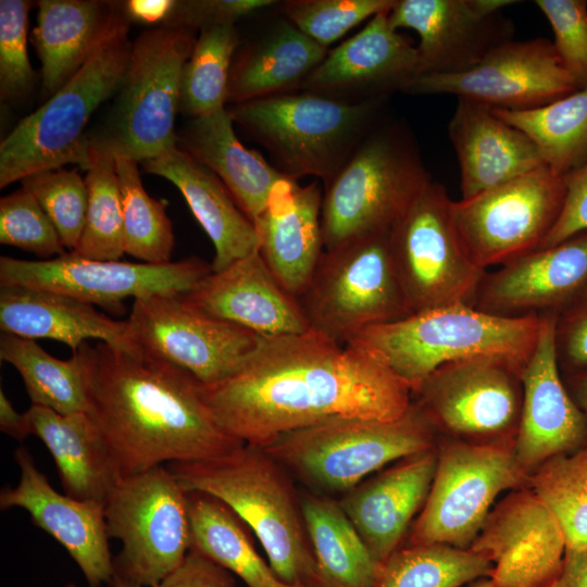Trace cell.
<instances>
[{
	"instance_id": "obj_33",
	"label": "cell",
	"mask_w": 587,
	"mask_h": 587,
	"mask_svg": "<svg viewBox=\"0 0 587 587\" xmlns=\"http://www.w3.org/2000/svg\"><path fill=\"white\" fill-rule=\"evenodd\" d=\"M177 147L217 176L252 223L265 209L273 186L286 177L239 141L226 108L191 118Z\"/></svg>"
},
{
	"instance_id": "obj_56",
	"label": "cell",
	"mask_w": 587,
	"mask_h": 587,
	"mask_svg": "<svg viewBox=\"0 0 587 587\" xmlns=\"http://www.w3.org/2000/svg\"><path fill=\"white\" fill-rule=\"evenodd\" d=\"M564 383L587 422V371L567 374Z\"/></svg>"
},
{
	"instance_id": "obj_37",
	"label": "cell",
	"mask_w": 587,
	"mask_h": 587,
	"mask_svg": "<svg viewBox=\"0 0 587 587\" xmlns=\"http://www.w3.org/2000/svg\"><path fill=\"white\" fill-rule=\"evenodd\" d=\"M524 133L550 171L559 176L587 162V88L529 110L490 109Z\"/></svg>"
},
{
	"instance_id": "obj_25",
	"label": "cell",
	"mask_w": 587,
	"mask_h": 587,
	"mask_svg": "<svg viewBox=\"0 0 587 587\" xmlns=\"http://www.w3.org/2000/svg\"><path fill=\"white\" fill-rule=\"evenodd\" d=\"M184 297L202 312L263 337L311 330L299 300L258 251L211 272Z\"/></svg>"
},
{
	"instance_id": "obj_9",
	"label": "cell",
	"mask_w": 587,
	"mask_h": 587,
	"mask_svg": "<svg viewBox=\"0 0 587 587\" xmlns=\"http://www.w3.org/2000/svg\"><path fill=\"white\" fill-rule=\"evenodd\" d=\"M308 484L350 491L387 464L434 448L433 426L413 402L400 419L336 417L282 434L260 447Z\"/></svg>"
},
{
	"instance_id": "obj_28",
	"label": "cell",
	"mask_w": 587,
	"mask_h": 587,
	"mask_svg": "<svg viewBox=\"0 0 587 587\" xmlns=\"http://www.w3.org/2000/svg\"><path fill=\"white\" fill-rule=\"evenodd\" d=\"M448 133L460 165L462 199L545 165L524 133L479 103L459 99Z\"/></svg>"
},
{
	"instance_id": "obj_23",
	"label": "cell",
	"mask_w": 587,
	"mask_h": 587,
	"mask_svg": "<svg viewBox=\"0 0 587 587\" xmlns=\"http://www.w3.org/2000/svg\"><path fill=\"white\" fill-rule=\"evenodd\" d=\"M373 16L354 36L328 50L298 90L358 103L384 101L419 76L416 47L388 21Z\"/></svg>"
},
{
	"instance_id": "obj_2",
	"label": "cell",
	"mask_w": 587,
	"mask_h": 587,
	"mask_svg": "<svg viewBox=\"0 0 587 587\" xmlns=\"http://www.w3.org/2000/svg\"><path fill=\"white\" fill-rule=\"evenodd\" d=\"M79 359L88 411L122 474L193 462L243 445L226 434L203 403L199 382L141 351L83 344Z\"/></svg>"
},
{
	"instance_id": "obj_46",
	"label": "cell",
	"mask_w": 587,
	"mask_h": 587,
	"mask_svg": "<svg viewBox=\"0 0 587 587\" xmlns=\"http://www.w3.org/2000/svg\"><path fill=\"white\" fill-rule=\"evenodd\" d=\"M0 242L49 260L66 249L35 197L21 188L0 200Z\"/></svg>"
},
{
	"instance_id": "obj_48",
	"label": "cell",
	"mask_w": 587,
	"mask_h": 587,
	"mask_svg": "<svg viewBox=\"0 0 587 587\" xmlns=\"http://www.w3.org/2000/svg\"><path fill=\"white\" fill-rule=\"evenodd\" d=\"M549 21L552 45L578 89L587 88V1L536 0Z\"/></svg>"
},
{
	"instance_id": "obj_54",
	"label": "cell",
	"mask_w": 587,
	"mask_h": 587,
	"mask_svg": "<svg viewBox=\"0 0 587 587\" xmlns=\"http://www.w3.org/2000/svg\"><path fill=\"white\" fill-rule=\"evenodd\" d=\"M174 1L168 0H132L125 2L124 11L128 20L142 23H164Z\"/></svg>"
},
{
	"instance_id": "obj_53",
	"label": "cell",
	"mask_w": 587,
	"mask_h": 587,
	"mask_svg": "<svg viewBox=\"0 0 587 587\" xmlns=\"http://www.w3.org/2000/svg\"><path fill=\"white\" fill-rule=\"evenodd\" d=\"M0 429L21 442L32 435L26 412H17L2 388L0 389Z\"/></svg>"
},
{
	"instance_id": "obj_19",
	"label": "cell",
	"mask_w": 587,
	"mask_h": 587,
	"mask_svg": "<svg viewBox=\"0 0 587 587\" xmlns=\"http://www.w3.org/2000/svg\"><path fill=\"white\" fill-rule=\"evenodd\" d=\"M470 548L490 561L496 587H549L562 575L566 541L555 515L529 488L507 496Z\"/></svg>"
},
{
	"instance_id": "obj_15",
	"label": "cell",
	"mask_w": 587,
	"mask_h": 587,
	"mask_svg": "<svg viewBox=\"0 0 587 587\" xmlns=\"http://www.w3.org/2000/svg\"><path fill=\"white\" fill-rule=\"evenodd\" d=\"M211 272V264L199 258L163 264L90 260L71 252L49 260L0 258V286L59 292L115 315L125 313L127 298L185 295Z\"/></svg>"
},
{
	"instance_id": "obj_32",
	"label": "cell",
	"mask_w": 587,
	"mask_h": 587,
	"mask_svg": "<svg viewBox=\"0 0 587 587\" xmlns=\"http://www.w3.org/2000/svg\"><path fill=\"white\" fill-rule=\"evenodd\" d=\"M25 412L32 435L52 455L64 492L104 505L122 474L90 415L33 404Z\"/></svg>"
},
{
	"instance_id": "obj_30",
	"label": "cell",
	"mask_w": 587,
	"mask_h": 587,
	"mask_svg": "<svg viewBox=\"0 0 587 587\" xmlns=\"http://www.w3.org/2000/svg\"><path fill=\"white\" fill-rule=\"evenodd\" d=\"M124 5L102 0H41L32 41L41 63L45 92L55 93L120 28Z\"/></svg>"
},
{
	"instance_id": "obj_55",
	"label": "cell",
	"mask_w": 587,
	"mask_h": 587,
	"mask_svg": "<svg viewBox=\"0 0 587 587\" xmlns=\"http://www.w3.org/2000/svg\"><path fill=\"white\" fill-rule=\"evenodd\" d=\"M562 577L565 587H587V546L565 549Z\"/></svg>"
},
{
	"instance_id": "obj_18",
	"label": "cell",
	"mask_w": 587,
	"mask_h": 587,
	"mask_svg": "<svg viewBox=\"0 0 587 587\" xmlns=\"http://www.w3.org/2000/svg\"><path fill=\"white\" fill-rule=\"evenodd\" d=\"M577 90L552 41L538 37L509 39L465 72L420 75L403 92L455 95L489 109L519 111L548 104Z\"/></svg>"
},
{
	"instance_id": "obj_45",
	"label": "cell",
	"mask_w": 587,
	"mask_h": 587,
	"mask_svg": "<svg viewBox=\"0 0 587 587\" xmlns=\"http://www.w3.org/2000/svg\"><path fill=\"white\" fill-rule=\"evenodd\" d=\"M396 0H294L283 12L299 30L324 48L351 28L380 12L390 11Z\"/></svg>"
},
{
	"instance_id": "obj_6",
	"label": "cell",
	"mask_w": 587,
	"mask_h": 587,
	"mask_svg": "<svg viewBox=\"0 0 587 587\" xmlns=\"http://www.w3.org/2000/svg\"><path fill=\"white\" fill-rule=\"evenodd\" d=\"M429 180L408 127L378 124L325 186L324 250L389 233Z\"/></svg>"
},
{
	"instance_id": "obj_58",
	"label": "cell",
	"mask_w": 587,
	"mask_h": 587,
	"mask_svg": "<svg viewBox=\"0 0 587 587\" xmlns=\"http://www.w3.org/2000/svg\"><path fill=\"white\" fill-rule=\"evenodd\" d=\"M470 587H496L490 579L480 578L475 582Z\"/></svg>"
},
{
	"instance_id": "obj_41",
	"label": "cell",
	"mask_w": 587,
	"mask_h": 587,
	"mask_svg": "<svg viewBox=\"0 0 587 587\" xmlns=\"http://www.w3.org/2000/svg\"><path fill=\"white\" fill-rule=\"evenodd\" d=\"M238 40L235 24L200 30L182 72L180 112L193 118L225 108Z\"/></svg>"
},
{
	"instance_id": "obj_12",
	"label": "cell",
	"mask_w": 587,
	"mask_h": 587,
	"mask_svg": "<svg viewBox=\"0 0 587 587\" xmlns=\"http://www.w3.org/2000/svg\"><path fill=\"white\" fill-rule=\"evenodd\" d=\"M452 200L429 180L389 232L397 273L411 313L475 299L486 271L476 265L455 232Z\"/></svg>"
},
{
	"instance_id": "obj_16",
	"label": "cell",
	"mask_w": 587,
	"mask_h": 587,
	"mask_svg": "<svg viewBox=\"0 0 587 587\" xmlns=\"http://www.w3.org/2000/svg\"><path fill=\"white\" fill-rule=\"evenodd\" d=\"M525 364L478 357L445 364L412 392L430 425L475 442L514 440Z\"/></svg>"
},
{
	"instance_id": "obj_7",
	"label": "cell",
	"mask_w": 587,
	"mask_h": 587,
	"mask_svg": "<svg viewBox=\"0 0 587 587\" xmlns=\"http://www.w3.org/2000/svg\"><path fill=\"white\" fill-rule=\"evenodd\" d=\"M132 43L125 25L41 107L16 124L0 145V188L65 164L87 168L86 126L98 107L118 90Z\"/></svg>"
},
{
	"instance_id": "obj_8",
	"label": "cell",
	"mask_w": 587,
	"mask_h": 587,
	"mask_svg": "<svg viewBox=\"0 0 587 587\" xmlns=\"http://www.w3.org/2000/svg\"><path fill=\"white\" fill-rule=\"evenodd\" d=\"M195 41L192 30L164 24L141 33L107 123L88 136V148L142 163L177 147L180 78Z\"/></svg>"
},
{
	"instance_id": "obj_4",
	"label": "cell",
	"mask_w": 587,
	"mask_h": 587,
	"mask_svg": "<svg viewBox=\"0 0 587 587\" xmlns=\"http://www.w3.org/2000/svg\"><path fill=\"white\" fill-rule=\"evenodd\" d=\"M540 325L541 314L501 316L451 304L369 327L346 346L387 366L413 392L437 369L459 360L499 357L526 364Z\"/></svg>"
},
{
	"instance_id": "obj_40",
	"label": "cell",
	"mask_w": 587,
	"mask_h": 587,
	"mask_svg": "<svg viewBox=\"0 0 587 587\" xmlns=\"http://www.w3.org/2000/svg\"><path fill=\"white\" fill-rule=\"evenodd\" d=\"M86 171V218L78 245L71 253L90 260L118 261L125 253V234L115 158L88 148Z\"/></svg>"
},
{
	"instance_id": "obj_10",
	"label": "cell",
	"mask_w": 587,
	"mask_h": 587,
	"mask_svg": "<svg viewBox=\"0 0 587 587\" xmlns=\"http://www.w3.org/2000/svg\"><path fill=\"white\" fill-rule=\"evenodd\" d=\"M298 300L311 330L341 345L369 327L412 314L394 262L389 233L324 250Z\"/></svg>"
},
{
	"instance_id": "obj_36",
	"label": "cell",
	"mask_w": 587,
	"mask_h": 587,
	"mask_svg": "<svg viewBox=\"0 0 587 587\" xmlns=\"http://www.w3.org/2000/svg\"><path fill=\"white\" fill-rule=\"evenodd\" d=\"M190 549L229 573L247 587H305L283 582L258 553L245 523L222 501L202 492L186 491Z\"/></svg>"
},
{
	"instance_id": "obj_14",
	"label": "cell",
	"mask_w": 587,
	"mask_h": 587,
	"mask_svg": "<svg viewBox=\"0 0 587 587\" xmlns=\"http://www.w3.org/2000/svg\"><path fill=\"white\" fill-rule=\"evenodd\" d=\"M564 195L563 176L544 165L452 201L453 225L470 258L486 271L538 249L560 215Z\"/></svg>"
},
{
	"instance_id": "obj_5",
	"label": "cell",
	"mask_w": 587,
	"mask_h": 587,
	"mask_svg": "<svg viewBox=\"0 0 587 587\" xmlns=\"http://www.w3.org/2000/svg\"><path fill=\"white\" fill-rule=\"evenodd\" d=\"M383 101L350 103L297 90L230 104L234 123L271 155L275 168L326 186L379 124Z\"/></svg>"
},
{
	"instance_id": "obj_27",
	"label": "cell",
	"mask_w": 587,
	"mask_h": 587,
	"mask_svg": "<svg viewBox=\"0 0 587 587\" xmlns=\"http://www.w3.org/2000/svg\"><path fill=\"white\" fill-rule=\"evenodd\" d=\"M437 459L434 448L403 459L359 484L339 502L378 564L398 549L412 519L423 509Z\"/></svg>"
},
{
	"instance_id": "obj_21",
	"label": "cell",
	"mask_w": 587,
	"mask_h": 587,
	"mask_svg": "<svg viewBox=\"0 0 587 587\" xmlns=\"http://www.w3.org/2000/svg\"><path fill=\"white\" fill-rule=\"evenodd\" d=\"M555 313L541 314L536 347L522 371V408L513 451L529 474L546 461L587 446L586 419L558 364Z\"/></svg>"
},
{
	"instance_id": "obj_60",
	"label": "cell",
	"mask_w": 587,
	"mask_h": 587,
	"mask_svg": "<svg viewBox=\"0 0 587 587\" xmlns=\"http://www.w3.org/2000/svg\"><path fill=\"white\" fill-rule=\"evenodd\" d=\"M65 587H77L74 583H68L65 585Z\"/></svg>"
},
{
	"instance_id": "obj_38",
	"label": "cell",
	"mask_w": 587,
	"mask_h": 587,
	"mask_svg": "<svg viewBox=\"0 0 587 587\" xmlns=\"http://www.w3.org/2000/svg\"><path fill=\"white\" fill-rule=\"evenodd\" d=\"M0 359L18 372L33 405L61 414L88 411L84 374L76 354L60 360L34 339L2 333Z\"/></svg>"
},
{
	"instance_id": "obj_31",
	"label": "cell",
	"mask_w": 587,
	"mask_h": 587,
	"mask_svg": "<svg viewBox=\"0 0 587 587\" xmlns=\"http://www.w3.org/2000/svg\"><path fill=\"white\" fill-rule=\"evenodd\" d=\"M147 173L166 178L182 192L214 247L213 272L259 250L253 223L224 184L178 147L142 162Z\"/></svg>"
},
{
	"instance_id": "obj_35",
	"label": "cell",
	"mask_w": 587,
	"mask_h": 587,
	"mask_svg": "<svg viewBox=\"0 0 587 587\" xmlns=\"http://www.w3.org/2000/svg\"><path fill=\"white\" fill-rule=\"evenodd\" d=\"M300 507L320 587H373L380 564L339 502L309 495Z\"/></svg>"
},
{
	"instance_id": "obj_20",
	"label": "cell",
	"mask_w": 587,
	"mask_h": 587,
	"mask_svg": "<svg viewBox=\"0 0 587 587\" xmlns=\"http://www.w3.org/2000/svg\"><path fill=\"white\" fill-rule=\"evenodd\" d=\"M513 0H396L388 12L392 28L419 34V76L453 74L476 66L511 39L512 24L501 10Z\"/></svg>"
},
{
	"instance_id": "obj_57",
	"label": "cell",
	"mask_w": 587,
	"mask_h": 587,
	"mask_svg": "<svg viewBox=\"0 0 587 587\" xmlns=\"http://www.w3.org/2000/svg\"><path fill=\"white\" fill-rule=\"evenodd\" d=\"M109 587H142L134 582H130L116 573H114V576L112 580L109 584Z\"/></svg>"
},
{
	"instance_id": "obj_29",
	"label": "cell",
	"mask_w": 587,
	"mask_h": 587,
	"mask_svg": "<svg viewBox=\"0 0 587 587\" xmlns=\"http://www.w3.org/2000/svg\"><path fill=\"white\" fill-rule=\"evenodd\" d=\"M0 328L28 339L58 340L72 352L89 340L124 351L139 350L127 320L112 319L66 295L24 286H0Z\"/></svg>"
},
{
	"instance_id": "obj_11",
	"label": "cell",
	"mask_w": 587,
	"mask_h": 587,
	"mask_svg": "<svg viewBox=\"0 0 587 587\" xmlns=\"http://www.w3.org/2000/svg\"><path fill=\"white\" fill-rule=\"evenodd\" d=\"M110 538L122 542L114 573L153 587L190 550L187 492L166 465L122 476L104 504Z\"/></svg>"
},
{
	"instance_id": "obj_26",
	"label": "cell",
	"mask_w": 587,
	"mask_h": 587,
	"mask_svg": "<svg viewBox=\"0 0 587 587\" xmlns=\"http://www.w3.org/2000/svg\"><path fill=\"white\" fill-rule=\"evenodd\" d=\"M322 200L317 180L301 186L285 177L273 186L265 209L253 223L259 252L297 299L308 288L324 253Z\"/></svg>"
},
{
	"instance_id": "obj_47",
	"label": "cell",
	"mask_w": 587,
	"mask_h": 587,
	"mask_svg": "<svg viewBox=\"0 0 587 587\" xmlns=\"http://www.w3.org/2000/svg\"><path fill=\"white\" fill-rule=\"evenodd\" d=\"M29 2L0 1V96L13 101L33 87L34 71L27 53Z\"/></svg>"
},
{
	"instance_id": "obj_3",
	"label": "cell",
	"mask_w": 587,
	"mask_h": 587,
	"mask_svg": "<svg viewBox=\"0 0 587 587\" xmlns=\"http://www.w3.org/2000/svg\"><path fill=\"white\" fill-rule=\"evenodd\" d=\"M166 466L186 491L225 503L253 532L283 582L320 587L301 507L280 464L263 449L243 444L213 458Z\"/></svg>"
},
{
	"instance_id": "obj_13",
	"label": "cell",
	"mask_w": 587,
	"mask_h": 587,
	"mask_svg": "<svg viewBox=\"0 0 587 587\" xmlns=\"http://www.w3.org/2000/svg\"><path fill=\"white\" fill-rule=\"evenodd\" d=\"M512 446L464 440L444 444L410 545L469 549L498 495L528 482L529 474L516 460Z\"/></svg>"
},
{
	"instance_id": "obj_44",
	"label": "cell",
	"mask_w": 587,
	"mask_h": 587,
	"mask_svg": "<svg viewBox=\"0 0 587 587\" xmlns=\"http://www.w3.org/2000/svg\"><path fill=\"white\" fill-rule=\"evenodd\" d=\"M22 187L38 201L72 252L76 249L85 224L88 192L85 178L76 170H42L25 176Z\"/></svg>"
},
{
	"instance_id": "obj_59",
	"label": "cell",
	"mask_w": 587,
	"mask_h": 587,
	"mask_svg": "<svg viewBox=\"0 0 587 587\" xmlns=\"http://www.w3.org/2000/svg\"><path fill=\"white\" fill-rule=\"evenodd\" d=\"M549 587H565L564 579L561 575L560 578H558L553 584H551Z\"/></svg>"
},
{
	"instance_id": "obj_17",
	"label": "cell",
	"mask_w": 587,
	"mask_h": 587,
	"mask_svg": "<svg viewBox=\"0 0 587 587\" xmlns=\"http://www.w3.org/2000/svg\"><path fill=\"white\" fill-rule=\"evenodd\" d=\"M127 322L139 351L186 371L202 385L232 375L261 338L202 312L184 295L135 299Z\"/></svg>"
},
{
	"instance_id": "obj_39",
	"label": "cell",
	"mask_w": 587,
	"mask_h": 587,
	"mask_svg": "<svg viewBox=\"0 0 587 587\" xmlns=\"http://www.w3.org/2000/svg\"><path fill=\"white\" fill-rule=\"evenodd\" d=\"M491 570L490 561L471 548L410 545L379 565L373 587H462L489 577Z\"/></svg>"
},
{
	"instance_id": "obj_1",
	"label": "cell",
	"mask_w": 587,
	"mask_h": 587,
	"mask_svg": "<svg viewBox=\"0 0 587 587\" xmlns=\"http://www.w3.org/2000/svg\"><path fill=\"white\" fill-rule=\"evenodd\" d=\"M199 392L226 434L255 447L336 417L398 420L413 403L387 366L313 330L261 336L232 375Z\"/></svg>"
},
{
	"instance_id": "obj_50",
	"label": "cell",
	"mask_w": 587,
	"mask_h": 587,
	"mask_svg": "<svg viewBox=\"0 0 587 587\" xmlns=\"http://www.w3.org/2000/svg\"><path fill=\"white\" fill-rule=\"evenodd\" d=\"M554 346L561 372L587 371V291L555 313Z\"/></svg>"
},
{
	"instance_id": "obj_43",
	"label": "cell",
	"mask_w": 587,
	"mask_h": 587,
	"mask_svg": "<svg viewBox=\"0 0 587 587\" xmlns=\"http://www.w3.org/2000/svg\"><path fill=\"white\" fill-rule=\"evenodd\" d=\"M529 488L559 521L566 549L587 546V447L554 457L528 475Z\"/></svg>"
},
{
	"instance_id": "obj_24",
	"label": "cell",
	"mask_w": 587,
	"mask_h": 587,
	"mask_svg": "<svg viewBox=\"0 0 587 587\" xmlns=\"http://www.w3.org/2000/svg\"><path fill=\"white\" fill-rule=\"evenodd\" d=\"M587 291V230L485 274L475 307L501 316L558 313Z\"/></svg>"
},
{
	"instance_id": "obj_34",
	"label": "cell",
	"mask_w": 587,
	"mask_h": 587,
	"mask_svg": "<svg viewBox=\"0 0 587 587\" xmlns=\"http://www.w3.org/2000/svg\"><path fill=\"white\" fill-rule=\"evenodd\" d=\"M327 52L288 20L280 21L232 66L227 102L297 91Z\"/></svg>"
},
{
	"instance_id": "obj_52",
	"label": "cell",
	"mask_w": 587,
	"mask_h": 587,
	"mask_svg": "<svg viewBox=\"0 0 587 587\" xmlns=\"http://www.w3.org/2000/svg\"><path fill=\"white\" fill-rule=\"evenodd\" d=\"M153 587L237 586L232 573L190 549L179 567Z\"/></svg>"
},
{
	"instance_id": "obj_42",
	"label": "cell",
	"mask_w": 587,
	"mask_h": 587,
	"mask_svg": "<svg viewBox=\"0 0 587 587\" xmlns=\"http://www.w3.org/2000/svg\"><path fill=\"white\" fill-rule=\"evenodd\" d=\"M115 167L123 203L125 253L145 263L172 262L174 233L166 203L146 191L138 162L115 158Z\"/></svg>"
},
{
	"instance_id": "obj_49",
	"label": "cell",
	"mask_w": 587,
	"mask_h": 587,
	"mask_svg": "<svg viewBox=\"0 0 587 587\" xmlns=\"http://www.w3.org/2000/svg\"><path fill=\"white\" fill-rule=\"evenodd\" d=\"M272 0H187L174 1L164 25L199 32L237 20L273 5Z\"/></svg>"
},
{
	"instance_id": "obj_51",
	"label": "cell",
	"mask_w": 587,
	"mask_h": 587,
	"mask_svg": "<svg viewBox=\"0 0 587 587\" xmlns=\"http://www.w3.org/2000/svg\"><path fill=\"white\" fill-rule=\"evenodd\" d=\"M563 183L565 195L560 215L538 249L587 230V162L565 174Z\"/></svg>"
},
{
	"instance_id": "obj_22",
	"label": "cell",
	"mask_w": 587,
	"mask_h": 587,
	"mask_svg": "<svg viewBox=\"0 0 587 587\" xmlns=\"http://www.w3.org/2000/svg\"><path fill=\"white\" fill-rule=\"evenodd\" d=\"M13 457L20 479L15 487L2 488L1 510H25L37 527L66 550L89 587L110 584L114 576V558L110 551L104 505L58 492L36 466L27 448H16Z\"/></svg>"
}]
</instances>
